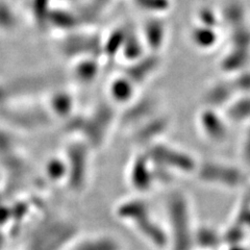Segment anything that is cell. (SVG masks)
<instances>
[{"label":"cell","instance_id":"8","mask_svg":"<svg viewBox=\"0 0 250 250\" xmlns=\"http://www.w3.org/2000/svg\"><path fill=\"white\" fill-rule=\"evenodd\" d=\"M127 179L131 189L139 196H144L147 193L151 192L158 185L154 166L144 150L132 158L128 167Z\"/></svg>","mask_w":250,"mask_h":250},{"label":"cell","instance_id":"28","mask_svg":"<svg viewBox=\"0 0 250 250\" xmlns=\"http://www.w3.org/2000/svg\"><path fill=\"white\" fill-rule=\"evenodd\" d=\"M221 19L230 28L245 24V11L239 2H230L224 7Z\"/></svg>","mask_w":250,"mask_h":250},{"label":"cell","instance_id":"22","mask_svg":"<svg viewBox=\"0 0 250 250\" xmlns=\"http://www.w3.org/2000/svg\"><path fill=\"white\" fill-rule=\"evenodd\" d=\"M128 31L122 27L115 28L108 34L105 40L101 42V52L103 57H106L108 60H114L117 56H120L123 44L126 39Z\"/></svg>","mask_w":250,"mask_h":250},{"label":"cell","instance_id":"32","mask_svg":"<svg viewBox=\"0 0 250 250\" xmlns=\"http://www.w3.org/2000/svg\"><path fill=\"white\" fill-rule=\"evenodd\" d=\"M233 84V88L237 94L242 93L243 95L250 93V72L242 71L238 74H234L233 77L229 78Z\"/></svg>","mask_w":250,"mask_h":250},{"label":"cell","instance_id":"12","mask_svg":"<svg viewBox=\"0 0 250 250\" xmlns=\"http://www.w3.org/2000/svg\"><path fill=\"white\" fill-rule=\"evenodd\" d=\"M62 52L65 57L74 61L83 58H100L101 41L93 36H72L62 45Z\"/></svg>","mask_w":250,"mask_h":250},{"label":"cell","instance_id":"30","mask_svg":"<svg viewBox=\"0 0 250 250\" xmlns=\"http://www.w3.org/2000/svg\"><path fill=\"white\" fill-rule=\"evenodd\" d=\"M140 10H143L152 15H161L169 11L171 6L170 0H134Z\"/></svg>","mask_w":250,"mask_h":250},{"label":"cell","instance_id":"31","mask_svg":"<svg viewBox=\"0 0 250 250\" xmlns=\"http://www.w3.org/2000/svg\"><path fill=\"white\" fill-rule=\"evenodd\" d=\"M197 20L198 24L200 25L217 28L221 19L218 17L217 13L210 7H201L197 13Z\"/></svg>","mask_w":250,"mask_h":250},{"label":"cell","instance_id":"27","mask_svg":"<svg viewBox=\"0 0 250 250\" xmlns=\"http://www.w3.org/2000/svg\"><path fill=\"white\" fill-rule=\"evenodd\" d=\"M45 173L52 183H66L67 165L64 155L49 159L45 166Z\"/></svg>","mask_w":250,"mask_h":250},{"label":"cell","instance_id":"24","mask_svg":"<svg viewBox=\"0 0 250 250\" xmlns=\"http://www.w3.org/2000/svg\"><path fill=\"white\" fill-rule=\"evenodd\" d=\"M146 47L142 40V37H138L137 35H132V33H127L126 39L123 44V47L120 52V56L124 61L127 62V64L135 62L147 53Z\"/></svg>","mask_w":250,"mask_h":250},{"label":"cell","instance_id":"3","mask_svg":"<svg viewBox=\"0 0 250 250\" xmlns=\"http://www.w3.org/2000/svg\"><path fill=\"white\" fill-rule=\"evenodd\" d=\"M80 229L62 217H47L30 236L28 250H65L77 240Z\"/></svg>","mask_w":250,"mask_h":250},{"label":"cell","instance_id":"21","mask_svg":"<svg viewBox=\"0 0 250 250\" xmlns=\"http://www.w3.org/2000/svg\"><path fill=\"white\" fill-rule=\"evenodd\" d=\"M250 61V50L230 48L220 62V67L225 73L238 74L244 71Z\"/></svg>","mask_w":250,"mask_h":250},{"label":"cell","instance_id":"34","mask_svg":"<svg viewBox=\"0 0 250 250\" xmlns=\"http://www.w3.org/2000/svg\"><path fill=\"white\" fill-rule=\"evenodd\" d=\"M112 0H93V3L95 6H100V9H101V7H104V5L108 4Z\"/></svg>","mask_w":250,"mask_h":250},{"label":"cell","instance_id":"26","mask_svg":"<svg viewBox=\"0 0 250 250\" xmlns=\"http://www.w3.org/2000/svg\"><path fill=\"white\" fill-rule=\"evenodd\" d=\"M49 26H52L60 30H67L71 31L76 28V26L80 24V17L71 12L64 11L59 9L58 11L50 12L49 18H48Z\"/></svg>","mask_w":250,"mask_h":250},{"label":"cell","instance_id":"5","mask_svg":"<svg viewBox=\"0 0 250 250\" xmlns=\"http://www.w3.org/2000/svg\"><path fill=\"white\" fill-rule=\"evenodd\" d=\"M143 150L156 168L173 175L195 174L199 164V161L189 151L162 141L149 145Z\"/></svg>","mask_w":250,"mask_h":250},{"label":"cell","instance_id":"23","mask_svg":"<svg viewBox=\"0 0 250 250\" xmlns=\"http://www.w3.org/2000/svg\"><path fill=\"white\" fill-rule=\"evenodd\" d=\"M192 43L201 50H208L213 48L218 43V33L217 28L208 27L205 25L197 24L190 34Z\"/></svg>","mask_w":250,"mask_h":250},{"label":"cell","instance_id":"17","mask_svg":"<svg viewBox=\"0 0 250 250\" xmlns=\"http://www.w3.org/2000/svg\"><path fill=\"white\" fill-rule=\"evenodd\" d=\"M47 108H48L53 118L67 120L75 114V99L69 91L62 89L52 91L49 96Z\"/></svg>","mask_w":250,"mask_h":250},{"label":"cell","instance_id":"19","mask_svg":"<svg viewBox=\"0 0 250 250\" xmlns=\"http://www.w3.org/2000/svg\"><path fill=\"white\" fill-rule=\"evenodd\" d=\"M100 73L98 58H83L74 61L72 74L75 81L82 84H90L95 82Z\"/></svg>","mask_w":250,"mask_h":250},{"label":"cell","instance_id":"9","mask_svg":"<svg viewBox=\"0 0 250 250\" xmlns=\"http://www.w3.org/2000/svg\"><path fill=\"white\" fill-rule=\"evenodd\" d=\"M159 112V100L156 97L152 95L136 97L124 106L123 112L118 117V123L132 129Z\"/></svg>","mask_w":250,"mask_h":250},{"label":"cell","instance_id":"14","mask_svg":"<svg viewBox=\"0 0 250 250\" xmlns=\"http://www.w3.org/2000/svg\"><path fill=\"white\" fill-rule=\"evenodd\" d=\"M236 95L237 92L230 80L220 81L209 85L203 94V104L209 108H225L236 98Z\"/></svg>","mask_w":250,"mask_h":250},{"label":"cell","instance_id":"11","mask_svg":"<svg viewBox=\"0 0 250 250\" xmlns=\"http://www.w3.org/2000/svg\"><path fill=\"white\" fill-rule=\"evenodd\" d=\"M198 126L202 135L213 143H222L228 138V119L218 109L205 107L198 115Z\"/></svg>","mask_w":250,"mask_h":250},{"label":"cell","instance_id":"20","mask_svg":"<svg viewBox=\"0 0 250 250\" xmlns=\"http://www.w3.org/2000/svg\"><path fill=\"white\" fill-rule=\"evenodd\" d=\"M222 242V234L209 225H199L194 231V247L201 250H215Z\"/></svg>","mask_w":250,"mask_h":250},{"label":"cell","instance_id":"33","mask_svg":"<svg viewBox=\"0 0 250 250\" xmlns=\"http://www.w3.org/2000/svg\"><path fill=\"white\" fill-rule=\"evenodd\" d=\"M242 154H243V159H244L245 163L247 164V165L250 166V127L246 132Z\"/></svg>","mask_w":250,"mask_h":250},{"label":"cell","instance_id":"18","mask_svg":"<svg viewBox=\"0 0 250 250\" xmlns=\"http://www.w3.org/2000/svg\"><path fill=\"white\" fill-rule=\"evenodd\" d=\"M72 247L73 250H123L121 241L106 233L77 239Z\"/></svg>","mask_w":250,"mask_h":250},{"label":"cell","instance_id":"15","mask_svg":"<svg viewBox=\"0 0 250 250\" xmlns=\"http://www.w3.org/2000/svg\"><path fill=\"white\" fill-rule=\"evenodd\" d=\"M141 37L148 52L159 54L167 41V26L160 18L153 17L145 22Z\"/></svg>","mask_w":250,"mask_h":250},{"label":"cell","instance_id":"2","mask_svg":"<svg viewBox=\"0 0 250 250\" xmlns=\"http://www.w3.org/2000/svg\"><path fill=\"white\" fill-rule=\"evenodd\" d=\"M169 250H195L192 203L182 190H171L165 201Z\"/></svg>","mask_w":250,"mask_h":250},{"label":"cell","instance_id":"4","mask_svg":"<svg viewBox=\"0 0 250 250\" xmlns=\"http://www.w3.org/2000/svg\"><path fill=\"white\" fill-rule=\"evenodd\" d=\"M118 115L114 104L100 101L87 115H82L78 138L87 143L93 150L103 147L111 134Z\"/></svg>","mask_w":250,"mask_h":250},{"label":"cell","instance_id":"29","mask_svg":"<svg viewBox=\"0 0 250 250\" xmlns=\"http://www.w3.org/2000/svg\"><path fill=\"white\" fill-rule=\"evenodd\" d=\"M229 43L230 48L250 50V28L246 24L231 28Z\"/></svg>","mask_w":250,"mask_h":250},{"label":"cell","instance_id":"10","mask_svg":"<svg viewBox=\"0 0 250 250\" xmlns=\"http://www.w3.org/2000/svg\"><path fill=\"white\" fill-rule=\"evenodd\" d=\"M170 126V116L159 112L132 128V140L136 144L146 148L153 143L160 142L161 139L168 132Z\"/></svg>","mask_w":250,"mask_h":250},{"label":"cell","instance_id":"1","mask_svg":"<svg viewBox=\"0 0 250 250\" xmlns=\"http://www.w3.org/2000/svg\"><path fill=\"white\" fill-rule=\"evenodd\" d=\"M119 220L127 223L152 247L164 250L169 247L166 226L156 220L151 207L143 196L126 198L120 201L115 208Z\"/></svg>","mask_w":250,"mask_h":250},{"label":"cell","instance_id":"25","mask_svg":"<svg viewBox=\"0 0 250 250\" xmlns=\"http://www.w3.org/2000/svg\"><path fill=\"white\" fill-rule=\"evenodd\" d=\"M225 118L228 121L243 122L250 119V95L246 94L234 98L225 108Z\"/></svg>","mask_w":250,"mask_h":250},{"label":"cell","instance_id":"6","mask_svg":"<svg viewBox=\"0 0 250 250\" xmlns=\"http://www.w3.org/2000/svg\"><path fill=\"white\" fill-rule=\"evenodd\" d=\"M92 148L81 139L70 142L64 158L67 165L66 185L74 194L83 193L88 186L91 170Z\"/></svg>","mask_w":250,"mask_h":250},{"label":"cell","instance_id":"13","mask_svg":"<svg viewBox=\"0 0 250 250\" xmlns=\"http://www.w3.org/2000/svg\"><path fill=\"white\" fill-rule=\"evenodd\" d=\"M160 65L161 58L159 54L147 52L144 57L127 64L123 74L127 76L138 88L158 71Z\"/></svg>","mask_w":250,"mask_h":250},{"label":"cell","instance_id":"16","mask_svg":"<svg viewBox=\"0 0 250 250\" xmlns=\"http://www.w3.org/2000/svg\"><path fill=\"white\" fill-rule=\"evenodd\" d=\"M137 85L127 76L120 74L114 77L108 84V96L111 103L119 105H127L136 96Z\"/></svg>","mask_w":250,"mask_h":250},{"label":"cell","instance_id":"7","mask_svg":"<svg viewBox=\"0 0 250 250\" xmlns=\"http://www.w3.org/2000/svg\"><path fill=\"white\" fill-rule=\"evenodd\" d=\"M195 175L203 184L226 189H237L246 183V176L241 169L215 161H199Z\"/></svg>","mask_w":250,"mask_h":250},{"label":"cell","instance_id":"35","mask_svg":"<svg viewBox=\"0 0 250 250\" xmlns=\"http://www.w3.org/2000/svg\"><path fill=\"white\" fill-rule=\"evenodd\" d=\"M228 250H248V249L241 243V244H234V245L228 246Z\"/></svg>","mask_w":250,"mask_h":250}]
</instances>
